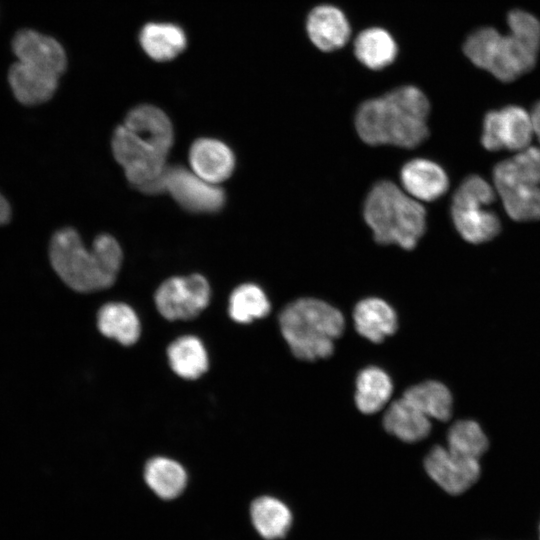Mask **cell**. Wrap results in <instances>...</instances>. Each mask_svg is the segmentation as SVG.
<instances>
[{"label":"cell","mask_w":540,"mask_h":540,"mask_svg":"<svg viewBox=\"0 0 540 540\" xmlns=\"http://www.w3.org/2000/svg\"><path fill=\"white\" fill-rule=\"evenodd\" d=\"M392 391V381L384 370L374 366L364 368L356 379V406L362 413H375L387 404Z\"/></svg>","instance_id":"7402d4cb"},{"label":"cell","mask_w":540,"mask_h":540,"mask_svg":"<svg viewBox=\"0 0 540 540\" xmlns=\"http://www.w3.org/2000/svg\"><path fill=\"white\" fill-rule=\"evenodd\" d=\"M403 397L429 418L447 421L452 413V396L449 389L434 380L409 387Z\"/></svg>","instance_id":"4316f807"},{"label":"cell","mask_w":540,"mask_h":540,"mask_svg":"<svg viewBox=\"0 0 540 540\" xmlns=\"http://www.w3.org/2000/svg\"><path fill=\"white\" fill-rule=\"evenodd\" d=\"M270 302L264 291L253 283L234 289L229 298L230 317L239 323H249L269 314Z\"/></svg>","instance_id":"83f0119b"},{"label":"cell","mask_w":540,"mask_h":540,"mask_svg":"<svg viewBox=\"0 0 540 540\" xmlns=\"http://www.w3.org/2000/svg\"><path fill=\"white\" fill-rule=\"evenodd\" d=\"M446 447L462 456L479 460L488 448V439L477 422L459 420L448 430Z\"/></svg>","instance_id":"f1b7e54d"},{"label":"cell","mask_w":540,"mask_h":540,"mask_svg":"<svg viewBox=\"0 0 540 540\" xmlns=\"http://www.w3.org/2000/svg\"><path fill=\"white\" fill-rule=\"evenodd\" d=\"M424 467L443 490L453 495L466 491L480 476L478 459L462 456L439 445L427 454Z\"/></svg>","instance_id":"7c38bea8"},{"label":"cell","mask_w":540,"mask_h":540,"mask_svg":"<svg viewBox=\"0 0 540 540\" xmlns=\"http://www.w3.org/2000/svg\"><path fill=\"white\" fill-rule=\"evenodd\" d=\"M189 162L196 175L215 185L227 180L235 168L232 150L212 138H200L191 145Z\"/></svg>","instance_id":"9a60e30c"},{"label":"cell","mask_w":540,"mask_h":540,"mask_svg":"<svg viewBox=\"0 0 540 540\" xmlns=\"http://www.w3.org/2000/svg\"><path fill=\"white\" fill-rule=\"evenodd\" d=\"M144 479L157 496L170 500L179 496L184 490L187 474L176 461L155 457L147 462L144 469Z\"/></svg>","instance_id":"d4e9b609"},{"label":"cell","mask_w":540,"mask_h":540,"mask_svg":"<svg viewBox=\"0 0 540 540\" xmlns=\"http://www.w3.org/2000/svg\"><path fill=\"white\" fill-rule=\"evenodd\" d=\"M139 41L144 52L158 62L170 61L187 46L183 29L172 23H148L140 32Z\"/></svg>","instance_id":"ffe728a7"},{"label":"cell","mask_w":540,"mask_h":540,"mask_svg":"<svg viewBox=\"0 0 540 540\" xmlns=\"http://www.w3.org/2000/svg\"><path fill=\"white\" fill-rule=\"evenodd\" d=\"M250 516L254 528L266 540L285 537L293 519L289 507L272 496L256 498L251 504Z\"/></svg>","instance_id":"44dd1931"},{"label":"cell","mask_w":540,"mask_h":540,"mask_svg":"<svg viewBox=\"0 0 540 540\" xmlns=\"http://www.w3.org/2000/svg\"><path fill=\"white\" fill-rule=\"evenodd\" d=\"M493 186L512 220H540V147L530 145L497 163Z\"/></svg>","instance_id":"52a82bcc"},{"label":"cell","mask_w":540,"mask_h":540,"mask_svg":"<svg viewBox=\"0 0 540 540\" xmlns=\"http://www.w3.org/2000/svg\"><path fill=\"white\" fill-rule=\"evenodd\" d=\"M509 32L481 27L466 39L463 50L477 67L502 82H511L529 72L540 50V21L532 14L514 9L507 16Z\"/></svg>","instance_id":"7a4b0ae2"},{"label":"cell","mask_w":540,"mask_h":540,"mask_svg":"<svg viewBox=\"0 0 540 540\" xmlns=\"http://www.w3.org/2000/svg\"><path fill=\"white\" fill-rule=\"evenodd\" d=\"M209 300L210 286L199 274L169 278L155 293L156 307L168 320L192 319L206 308Z\"/></svg>","instance_id":"8fae6325"},{"label":"cell","mask_w":540,"mask_h":540,"mask_svg":"<svg viewBox=\"0 0 540 540\" xmlns=\"http://www.w3.org/2000/svg\"><path fill=\"white\" fill-rule=\"evenodd\" d=\"M11 219V206L7 199L0 193V225L7 224Z\"/></svg>","instance_id":"4dcf8cb0"},{"label":"cell","mask_w":540,"mask_h":540,"mask_svg":"<svg viewBox=\"0 0 540 540\" xmlns=\"http://www.w3.org/2000/svg\"><path fill=\"white\" fill-rule=\"evenodd\" d=\"M281 333L295 357L314 361L329 357L342 334L345 319L332 305L315 298H300L279 314Z\"/></svg>","instance_id":"8992f818"},{"label":"cell","mask_w":540,"mask_h":540,"mask_svg":"<svg viewBox=\"0 0 540 540\" xmlns=\"http://www.w3.org/2000/svg\"><path fill=\"white\" fill-rule=\"evenodd\" d=\"M534 137L530 113L517 105L489 111L483 120L481 144L488 151L518 152Z\"/></svg>","instance_id":"30bf717a"},{"label":"cell","mask_w":540,"mask_h":540,"mask_svg":"<svg viewBox=\"0 0 540 540\" xmlns=\"http://www.w3.org/2000/svg\"><path fill=\"white\" fill-rule=\"evenodd\" d=\"M403 190L417 201H434L449 188L445 170L436 162L415 158L408 161L400 171Z\"/></svg>","instance_id":"5bb4252c"},{"label":"cell","mask_w":540,"mask_h":540,"mask_svg":"<svg viewBox=\"0 0 540 540\" xmlns=\"http://www.w3.org/2000/svg\"><path fill=\"white\" fill-rule=\"evenodd\" d=\"M495 199L494 186L479 175L466 177L456 189L451 216L457 232L466 242L482 244L500 233L501 222L489 209Z\"/></svg>","instance_id":"ba28073f"},{"label":"cell","mask_w":540,"mask_h":540,"mask_svg":"<svg viewBox=\"0 0 540 540\" xmlns=\"http://www.w3.org/2000/svg\"><path fill=\"white\" fill-rule=\"evenodd\" d=\"M534 137L540 143V101H538L530 113Z\"/></svg>","instance_id":"f546056e"},{"label":"cell","mask_w":540,"mask_h":540,"mask_svg":"<svg viewBox=\"0 0 540 540\" xmlns=\"http://www.w3.org/2000/svg\"><path fill=\"white\" fill-rule=\"evenodd\" d=\"M50 263L71 289L87 293L110 287L122 263V250L108 234L97 236L88 249L76 230L63 228L51 238Z\"/></svg>","instance_id":"277c9868"},{"label":"cell","mask_w":540,"mask_h":540,"mask_svg":"<svg viewBox=\"0 0 540 540\" xmlns=\"http://www.w3.org/2000/svg\"><path fill=\"white\" fill-rule=\"evenodd\" d=\"M383 426L388 433L407 443L423 440L431 430L430 418L403 396L390 404Z\"/></svg>","instance_id":"d6986e66"},{"label":"cell","mask_w":540,"mask_h":540,"mask_svg":"<svg viewBox=\"0 0 540 540\" xmlns=\"http://www.w3.org/2000/svg\"><path fill=\"white\" fill-rule=\"evenodd\" d=\"M18 61L61 76L67 65L66 53L54 38L31 29L18 31L12 40Z\"/></svg>","instance_id":"4fadbf2b"},{"label":"cell","mask_w":540,"mask_h":540,"mask_svg":"<svg viewBox=\"0 0 540 540\" xmlns=\"http://www.w3.org/2000/svg\"><path fill=\"white\" fill-rule=\"evenodd\" d=\"M59 79L58 74L19 61L8 72V82L15 98L27 106L42 104L51 99Z\"/></svg>","instance_id":"2e32d148"},{"label":"cell","mask_w":540,"mask_h":540,"mask_svg":"<svg viewBox=\"0 0 540 540\" xmlns=\"http://www.w3.org/2000/svg\"><path fill=\"white\" fill-rule=\"evenodd\" d=\"M306 28L312 43L325 52L343 47L351 33L344 13L331 5L315 7L308 15Z\"/></svg>","instance_id":"e0dca14e"},{"label":"cell","mask_w":540,"mask_h":540,"mask_svg":"<svg viewBox=\"0 0 540 540\" xmlns=\"http://www.w3.org/2000/svg\"><path fill=\"white\" fill-rule=\"evenodd\" d=\"M357 59L366 67L379 70L396 58L397 45L389 32L374 27L362 31L354 42Z\"/></svg>","instance_id":"603a6c76"},{"label":"cell","mask_w":540,"mask_h":540,"mask_svg":"<svg viewBox=\"0 0 540 540\" xmlns=\"http://www.w3.org/2000/svg\"><path fill=\"white\" fill-rule=\"evenodd\" d=\"M162 192L169 193L182 208L194 213L217 212L225 203V194L219 185L205 181L182 166H167L144 193Z\"/></svg>","instance_id":"9c48e42d"},{"label":"cell","mask_w":540,"mask_h":540,"mask_svg":"<svg viewBox=\"0 0 540 540\" xmlns=\"http://www.w3.org/2000/svg\"><path fill=\"white\" fill-rule=\"evenodd\" d=\"M172 370L185 379H196L208 369V357L201 341L194 336H183L167 350Z\"/></svg>","instance_id":"484cf974"},{"label":"cell","mask_w":540,"mask_h":540,"mask_svg":"<svg viewBox=\"0 0 540 540\" xmlns=\"http://www.w3.org/2000/svg\"><path fill=\"white\" fill-rule=\"evenodd\" d=\"M173 144V128L167 115L153 105L133 108L112 137V152L128 181L142 192L165 171Z\"/></svg>","instance_id":"6da1fadb"},{"label":"cell","mask_w":540,"mask_h":540,"mask_svg":"<svg viewBox=\"0 0 540 540\" xmlns=\"http://www.w3.org/2000/svg\"><path fill=\"white\" fill-rule=\"evenodd\" d=\"M430 104L417 87L402 86L360 105L355 126L368 145L414 148L428 137Z\"/></svg>","instance_id":"3957f363"},{"label":"cell","mask_w":540,"mask_h":540,"mask_svg":"<svg viewBox=\"0 0 540 540\" xmlns=\"http://www.w3.org/2000/svg\"><path fill=\"white\" fill-rule=\"evenodd\" d=\"M357 332L374 343H380L397 329L394 309L383 299L369 297L358 302L353 311Z\"/></svg>","instance_id":"ac0fdd59"},{"label":"cell","mask_w":540,"mask_h":540,"mask_svg":"<svg viewBox=\"0 0 540 540\" xmlns=\"http://www.w3.org/2000/svg\"><path fill=\"white\" fill-rule=\"evenodd\" d=\"M99 331L122 345L134 344L140 336V323L136 313L124 303H107L98 312Z\"/></svg>","instance_id":"cb8c5ba5"},{"label":"cell","mask_w":540,"mask_h":540,"mask_svg":"<svg viewBox=\"0 0 540 540\" xmlns=\"http://www.w3.org/2000/svg\"><path fill=\"white\" fill-rule=\"evenodd\" d=\"M364 219L374 240L412 250L426 230L423 205L391 181L376 183L364 204Z\"/></svg>","instance_id":"5b68a950"}]
</instances>
